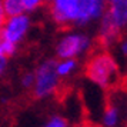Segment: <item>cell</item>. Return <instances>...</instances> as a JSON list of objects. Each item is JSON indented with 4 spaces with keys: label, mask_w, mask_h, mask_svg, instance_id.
<instances>
[{
    "label": "cell",
    "mask_w": 127,
    "mask_h": 127,
    "mask_svg": "<svg viewBox=\"0 0 127 127\" xmlns=\"http://www.w3.org/2000/svg\"><path fill=\"white\" fill-rule=\"evenodd\" d=\"M1 3H3V9L7 17H13V16H19L24 13L22 0H1Z\"/></svg>",
    "instance_id": "cell-8"
},
{
    "label": "cell",
    "mask_w": 127,
    "mask_h": 127,
    "mask_svg": "<svg viewBox=\"0 0 127 127\" xmlns=\"http://www.w3.org/2000/svg\"><path fill=\"white\" fill-rule=\"evenodd\" d=\"M16 52H17V46L10 43L7 39H4L3 36L0 34V54H3L4 57L9 59L12 56H14Z\"/></svg>",
    "instance_id": "cell-9"
},
{
    "label": "cell",
    "mask_w": 127,
    "mask_h": 127,
    "mask_svg": "<svg viewBox=\"0 0 127 127\" xmlns=\"http://www.w3.org/2000/svg\"><path fill=\"white\" fill-rule=\"evenodd\" d=\"M20 81H22V86H23L24 89L32 90V87H33V84H34V73H33V71L24 73V74L22 76Z\"/></svg>",
    "instance_id": "cell-12"
},
{
    "label": "cell",
    "mask_w": 127,
    "mask_h": 127,
    "mask_svg": "<svg viewBox=\"0 0 127 127\" xmlns=\"http://www.w3.org/2000/svg\"><path fill=\"white\" fill-rule=\"evenodd\" d=\"M22 4H23L24 13H30L37 10L40 6H43L44 1L43 0H22Z\"/></svg>",
    "instance_id": "cell-10"
},
{
    "label": "cell",
    "mask_w": 127,
    "mask_h": 127,
    "mask_svg": "<svg viewBox=\"0 0 127 127\" xmlns=\"http://www.w3.org/2000/svg\"><path fill=\"white\" fill-rule=\"evenodd\" d=\"M43 1H44V4H49L50 1H53V0H43Z\"/></svg>",
    "instance_id": "cell-17"
},
{
    "label": "cell",
    "mask_w": 127,
    "mask_h": 127,
    "mask_svg": "<svg viewBox=\"0 0 127 127\" xmlns=\"http://www.w3.org/2000/svg\"><path fill=\"white\" fill-rule=\"evenodd\" d=\"M106 7L110 6H127V0H104Z\"/></svg>",
    "instance_id": "cell-13"
},
{
    "label": "cell",
    "mask_w": 127,
    "mask_h": 127,
    "mask_svg": "<svg viewBox=\"0 0 127 127\" xmlns=\"http://www.w3.org/2000/svg\"><path fill=\"white\" fill-rule=\"evenodd\" d=\"M6 19H7V16H6V13H4V9H3V3H1V0H0V30L3 27Z\"/></svg>",
    "instance_id": "cell-14"
},
{
    "label": "cell",
    "mask_w": 127,
    "mask_h": 127,
    "mask_svg": "<svg viewBox=\"0 0 127 127\" xmlns=\"http://www.w3.org/2000/svg\"><path fill=\"white\" fill-rule=\"evenodd\" d=\"M93 47L94 44L89 36L83 33H67L59 40L56 46V54L59 60H64V59L76 60L84 53L92 52Z\"/></svg>",
    "instance_id": "cell-3"
},
{
    "label": "cell",
    "mask_w": 127,
    "mask_h": 127,
    "mask_svg": "<svg viewBox=\"0 0 127 127\" xmlns=\"http://www.w3.org/2000/svg\"><path fill=\"white\" fill-rule=\"evenodd\" d=\"M120 121V109L113 101H107L103 111V127H117Z\"/></svg>",
    "instance_id": "cell-6"
},
{
    "label": "cell",
    "mask_w": 127,
    "mask_h": 127,
    "mask_svg": "<svg viewBox=\"0 0 127 127\" xmlns=\"http://www.w3.org/2000/svg\"><path fill=\"white\" fill-rule=\"evenodd\" d=\"M30 26H32V20H30L27 13L13 16V17H7L1 30H0V34L4 39H7L10 43L17 46L22 40H24Z\"/></svg>",
    "instance_id": "cell-5"
},
{
    "label": "cell",
    "mask_w": 127,
    "mask_h": 127,
    "mask_svg": "<svg viewBox=\"0 0 127 127\" xmlns=\"http://www.w3.org/2000/svg\"><path fill=\"white\" fill-rule=\"evenodd\" d=\"M84 74L90 81L107 92H114L123 84L119 64L109 50L93 47L84 64Z\"/></svg>",
    "instance_id": "cell-1"
},
{
    "label": "cell",
    "mask_w": 127,
    "mask_h": 127,
    "mask_svg": "<svg viewBox=\"0 0 127 127\" xmlns=\"http://www.w3.org/2000/svg\"><path fill=\"white\" fill-rule=\"evenodd\" d=\"M54 70H56V74L60 79L64 77H69L77 70V60L73 59H64V60H59L54 64Z\"/></svg>",
    "instance_id": "cell-7"
},
{
    "label": "cell",
    "mask_w": 127,
    "mask_h": 127,
    "mask_svg": "<svg viewBox=\"0 0 127 127\" xmlns=\"http://www.w3.org/2000/svg\"><path fill=\"white\" fill-rule=\"evenodd\" d=\"M44 127H70V126H69V121L66 120L64 117H62V116H53L52 119L44 124Z\"/></svg>",
    "instance_id": "cell-11"
},
{
    "label": "cell",
    "mask_w": 127,
    "mask_h": 127,
    "mask_svg": "<svg viewBox=\"0 0 127 127\" xmlns=\"http://www.w3.org/2000/svg\"><path fill=\"white\" fill-rule=\"evenodd\" d=\"M76 127H101V126H100V124H96V123H93V121L84 120V121H81L80 124H77Z\"/></svg>",
    "instance_id": "cell-16"
},
{
    "label": "cell",
    "mask_w": 127,
    "mask_h": 127,
    "mask_svg": "<svg viewBox=\"0 0 127 127\" xmlns=\"http://www.w3.org/2000/svg\"><path fill=\"white\" fill-rule=\"evenodd\" d=\"M49 14L53 22L63 29L79 26L80 0H53L49 3Z\"/></svg>",
    "instance_id": "cell-4"
},
{
    "label": "cell",
    "mask_w": 127,
    "mask_h": 127,
    "mask_svg": "<svg viewBox=\"0 0 127 127\" xmlns=\"http://www.w3.org/2000/svg\"><path fill=\"white\" fill-rule=\"evenodd\" d=\"M56 60H46L34 71V84L32 87V94L34 98H46L56 94L62 86V79L54 70Z\"/></svg>",
    "instance_id": "cell-2"
},
{
    "label": "cell",
    "mask_w": 127,
    "mask_h": 127,
    "mask_svg": "<svg viewBox=\"0 0 127 127\" xmlns=\"http://www.w3.org/2000/svg\"><path fill=\"white\" fill-rule=\"evenodd\" d=\"M6 67H7V57H4L3 54H0V74L4 73Z\"/></svg>",
    "instance_id": "cell-15"
}]
</instances>
